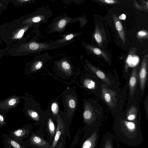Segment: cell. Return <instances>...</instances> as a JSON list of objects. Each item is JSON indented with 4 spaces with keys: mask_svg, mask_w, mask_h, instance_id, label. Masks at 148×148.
I'll use <instances>...</instances> for the list:
<instances>
[{
    "mask_svg": "<svg viewBox=\"0 0 148 148\" xmlns=\"http://www.w3.org/2000/svg\"><path fill=\"white\" fill-rule=\"evenodd\" d=\"M127 125L128 127L130 129H132L134 128L135 125L134 124L131 122H127Z\"/></svg>",
    "mask_w": 148,
    "mask_h": 148,
    "instance_id": "29",
    "label": "cell"
},
{
    "mask_svg": "<svg viewBox=\"0 0 148 148\" xmlns=\"http://www.w3.org/2000/svg\"><path fill=\"white\" fill-rule=\"evenodd\" d=\"M115 25L117 30L120 33V32L122 30L123 28L121 23L119 21H117L115 23Z\"/></svg>",
    "mask_w": 148,
    "mask_h": 148,
    "instance_id": "20",
    "label": "cell"
},
{
    "mask_svg": "<svg viewBox=\"0 0 148 148\" xmlns=\"http://www.w3.org/2000/svg\"><path fill=\"white\" fill-rule=\"evenodd\" d=\"M69 104L70 107L71 108H74L75 106V102L73 99H71L69 100Z\"/></svg>",
    "mask_w": 148,
    "mask_h": 148,
    "instance_id": "21",
    "label": "cell"
},
{
    "mask_svg": "<svg viewBox=\"0 0 148 148\" xmlns=\"http://www.w3.org/2000/svg\"><path fill=\"white\" fill-rule=\"evenodd\" d=\"M9 3V0H0V14L6 9Z\"/></svg>",
    "mask_w": 148,
    "mask_h": 148,
    "instance_id": "15",
    "label": "cell"
},
{
    "mask_svg": "<svg viewBox=\"0 0 148 148\" xmlns=\"http://www.w3.org/2000/svg\"><path fill=\"white\" fill-rule=\"evenodd\" d=\"M48 126L50 134L53 137L56 132L55 129L54 123L51 119H49V120Z\"/></svg>",
    "mask_w": 148,
    "mask_h": 148,
    "instance_id": "16",
    "label": "cell"
},
{
    "mask_svg": "<svg viewBox=\"0 0 148 148\" xmlns=\"http://www.w3.org/2000/svg\"><path fill=\"white\" fill-rule=\"evenodd\" d=\"M95 39L98 42H100L102 40V38L101 36L98 33H96L95 35Z\"/></svg>",
    "mask_w": 148,
    "mask_h": 148,
    "instance_id": "22",
    "label": "cell"
},
{
    "mask_svg": "<svg viewBox=\"0 0 148 148\" xmlns=\"http://www.w3.org/2000/svg\"><path fill=\"white\" fill-rule=\"evenodd\" d=\"M52 15V11L45 7L38 8L33 12L8 23L0 25V28H18L28 24L37 29L42 24L46 23Z\"/></svg>",
    "mask_w": 148,
    "mask_h": 148,
    "instance_id": "2",
    "label": "cell"
},
{
    "mask_svg": "<svg viewBox=\"0 0 148 148\" xmlns=\"http://www.w3.org/2000/svg\"><path fill=\"white\" fill-rule=\"evenodd\" d=\"M136 116L134 115H131L128 116L127 119L129 120H134Z\"/></svg>",
    "mask_w": 148,
    "mask_h": 148,
    "instance_id": "34",
    "label": "cell"
},
{
    "mask_svg": "<svg viewBox=\"0 0 148 148\" xmlns=\"http://www.w3.org/2000/svg\"><path fill=\"white\" fill-rule=\"evenodd\" d=\"M5 125L4 118L2 115L0 114V126H3Z\"/></svg>",
    "mask_w": 148,
    "mask_h": 148,
    "instance_id": "25",
    "label": "cell"
},
{
    "mask_svg": "<svg viewBox=\"0 0 148 148\" xmlns=\"http://www.w3.org/2000/svg\"><path fill=\"white\" fill-rule=\"evenodd\" d=\"M3 42L1 40L0 38V44H2Z\"/></svg>",
    "mask_w": 148,
    "mask_h": 148,
    "instance_id": "36",
    "label": "cell"
},
{
    "mask_svg": "<svg viewBox=\"0 0 148 148\" xmlns=\"http://www.w3.org/2000/svg\"><path fill=\"white\" fill-rule=\"evenodd\" d=\"M7 51L5 49L0 48V58L5 54H7Z\"/></svg>",
    "mask_w": 148,
    "mask_h": 148,
    "instance_id": "23",
    "label": "cell"
},
{
    "mask_svg": "<svg viewBox=\"0 0 148 148\" xmlns=\"http://www.w3.org/2000/svg\"><path fill=\"white\" fill-rule=\"evenodd\" d=\"M138 59L137 57H134V58H132L131 62H132V63L133 64H136L137 62H138Z\"/></svg>",
    "mask_w": 148,
    "mask_h": 148,
    "instance_id": "32",
    "label": "cell"
},
{
    "mask_svg": "<svg viewBox=\"0 0 148 148\" xmlns=\"http://www.w3.org/2000/svg\"><path fill=\"white\" fill-rule=\"evenodd\" d=\"M147 75V64L146 61H143L140 71L139 77L140 81V86L142 91L144 90L146 81Z\"/></svg>",
    "mask_w": 148,
    "mask_h": 148,
    "instance_id": "8",
    "label": "cell"
},
{
    "mask_svg": "<svg viewBox=\"0 0 148 148\" xmlns=\"http://www.w3.org/2000/svg\"><path fill=\"white\" fill-rule=\"evenodd\" d=\"M100 1L104 2L108 4H112L114 3L115 1L113 0H100Z\"/></svg>",
    "mask_w": 148,
    "mask_h": 148,
    "instance_id": "30",
    "label": "cell"
},
{
    "mask_svg": "<svg viewBox=\"0 0 148 148\" xmlns=\"http://www.w3.org/2000/svg\"><path fill=\"white\" fill-rule=\"evenodd\" d=\"M51 108L52 111L54 114H56L57 113L58 107L56 103H53L52 105Z\"/></svg>",
    "mask_w": 148,
    "mask_h": 148,
    "instance_id": "19",
    "label": "cell"
},
{
    "mask_svg": "<svg viewBox=\"0 0 148 148\" xmlns=\"http://www.w3.org/2000/svg\"><path fill=\"white\" fill-rule=\"evenodd\" d=\"M132 58V56L131 55H129L126 60V62L128 64H130V63L131 62Z\"/></svg>",
    "mask_w": 148,
    "mask_h": 148,
    "instance_id": "31",
    "label": "cell"
},
{
    "mask_svg": "<svg viewBox=\"0 0 148 148\" xmlns=\"http://www.w3.org/2000/svg\"><path fill=\"white\" fill-rule=\"evenodd\" d=\"M147 34V32L143 31H139L138 33V35L140 36H144L146 35Z\"/></svg>",
    "mask_w": 148,
    "mask_h": 148,
    "instance_id": "33",
    "label": "cell"
},
{
    "mask_svg": "<svg viewBox=\"0 0 148 148\" xmlns=\"http://www.w3.org/2000/svg\"><path fill=\"white\" fill-rule=\"evenodd\" d=\"M30 115L32 118L36 119H35L36 120L38 116L37 113L35 112H32L31 113Z\"/></svg>",
    "mask_w": 148,
    "mask_h": 148,
    "instance_id": "26",
    "label": "cell"
},
{
    "mask_svg": "<svg viewBox=\"0 0 148 148\" xmlns=\"http://www.w3.org/2000/svg\"><path fill=\"white\" fill-rule=\"evenodd\" d=\"M104 98L105 100L107 102H109L111 100V96L108 93H107L105 95Z\"/></svg>",
    "mask_w": 148,
    "mask_h": 148,
    "instance_id": "24",
    "label": "cell"
},
{
    "mask_svg": "<svg viewBox=\"0 0 148 148\" xmlns=\"http://www.w3.org/2000/svg\"><path fill=\"white\" fill-rule=\"evenodd\" d=\"M2 138L5 148H27L25 143L23 141L15 139L9 135L4 134Z\"/></svg>",
    "mask_w": 148,
    "mask_h": 148,
    "instance_id": "6",
    "label": "cell"
},
{
    "mask_svg": "<svg viewBox=\"0 0 148 148\" xmlns=\"http://www.w3.org/2000/svg\"><path fill=\"white\" fill-rule=\"evenodd\" d=\"M94 53L97 55H99L101 53V50L98 48H95L93 50Z\"/></svg>",
    "mask_w": 148,
    "mask_h": 148,
    "instance_id": "27",
    "label": "cell"
},
{
    "mask_svg": "<svg viewBox=\"0 0 148 148\" xmlns=\"http://www.w3.org/2000/svg\"><path fill=\"white\" fill-rule=\"evenodd\" d=\"M137 69H133L129 81V86L130 96H132L135 90L137 81Z\"/></svg>",
    "mask_w": 148,
    "mask_h": 148,
    "instance_id": "9",
    "label": "cell"
},
{
    "mask_svg": "<svg viewBox=\"0 0 148 148\" xmlns=\"http://www.w3.org/2000/svg\"><path fill=\"white\" fill-rule=\"evenodd\" d=\"M78 35L77 34L71 33L67 34L62 35L60 36L62 37V38L57 41L59 43H63L73 41V39Z\"/></svg>",
    "mask_w": 148,
    "mask_h": 148,
    "instance_id": "12",
    "label": "cell"
},
{
    "mask_svg": "<svg viewBox=\"0 0 148 148\" xmlns=\"http://www.w3.org/2000/svg\"><path fill=\"white\" fill-rule=\"evenodd\" d=\"M31 35L32 33H30L18 41L8 50L7 53L11 56H25L55 49L71 42L59 43L56 41L53 42L41 43L37 41V39L34 38L27 41Z\"/></svg>",
    "mask_w": 148,
    "mask_h": 148,
    "instance_id": "1",
    "label": "cell"
},
{
    "mask_svg": "<svg viewBox=\"0 0 148 148\" xmlns=\"http://www.w3.org/2000/svg\"><path fill=\"white\" fill-rule=\"evenodd\" d=\"M16 102V100L15 99H10L8 102V104L10 106L14 105Z\"/></svg>",
    "mask_w": 148,
    "mask_h": 148,
    "instance_id": "28",
    "label": "cell"
},
{
    "mask_svg": "<svg viewBox=\"0 0 148 148\" xmlns=\"http://www.w3.org/2000/svg\"><path fill=\"white\" fill-rule=\"evenodd\" d=\"M32 24H28L18 28H0V37L6 44L7 51L24 37L25 33Z\"/></svg>",
    "mask_w": 148,
    "mask_h": 148,
    "instance_id": "3",
    "label": "cell"
},
{
    "mask_svg": "<svg viewBox=\"0 0 148 148\" xmlns=\"http://www.w3.org/2000/svg\"><path fill=\"white\" fill-rule=\"evenodd\" d=\"M9 1L16 7H22L27 4L33 3L35 0H9Z\"/></svg>",
    "mask_w": 148,
    "mask_h": 148,
    "instance_id": "13",
    "label": "cell"
},
{
    "mask_svg": "<svg viewBox=\"0 0 148 148\" xmlns=\"http://www.w3.org/2000/svg\"><path fill=\"white\" fill-rule=\"evenodd\" d=\"M76 21V18H73L66 14L60 16L55 19L49 27L50 32L62 33L69 23Z\"/></svg>",
    "mask_w": 148,
    "mask_h": 148,
    "instance_id": "4",
    "label": "cell"
},
{
    "mask_svg": "<svg viewBox=\"0 0 148 148\" xmlns=\"http://www.w3.org/2000/svg\"><path fill=\"white\" fill-rule=\"evenodd\" d=\"M92 116V113L89 110H86L84 112L83 116L84 118L85 119H89L91 118Z\"/></svg>",
    "mask_w": 148,
    "mask_h": 148,
    "instance_id": "18",
    "label": "cell"
},
{
    "mask_svg": "<svg viewBox=\"0 0 148 148\" xmlns=\"http://www.w3.org/2000/svg\"><path fill=\"white\" fill-rule=\"evenodd\" d=\"M119 18L121 20H124L126 18V15L124 14H122L119 16Z\"/></svg>",
    "mask_w": 148,
    "mask_h": 148,
    "instance_id": "35",
    "label": "cell"
},
{
    "mask_svg": "<svg viewBox=\"0 0 148 148\" xmlns=\"http://www.w3.org/2000/svg\"><path fill=\"white\" fill-rule=\"evenodd\" d=\"M60 64L62 68L65 70H69L71 68V65L69 63L67 60H62Z\"/></svg>",
    "mask_w": 148,
    "mask_h": 148,
    "instance_id": "17",
    "label": "cell"
},
{
    "mask_svg": "<svg viewBox=\"0 0 148 148\" xmlns=\"http://www.w3.org/2000/svg\"><path fill=\"white\" fill-rule=\"evenodd\" d=\"M43 55V54L40 56H37V60H36L35 58V60L34 61V62L33 63V66L35 69L39 70L42 67L43 62V61L40 60V59L42 58Z\"/></svg>",
    "mask_w": 148,
    "mask_h": 148,
    "instance_id": "14",
    "label": "cell"
},
{
    "mask_svg": "<svg viewBox=\"0 0 148 148\" xmlns=\"http://www.w3.org/2000/svg\"><path fill=\"white\" fill-rule=\"evenodd\" d=\"M93 72L100 78L102 79L108 85H111L110 82L106 76L105 74L101 71L91 66H89Z\"/></svg>",
    "mask_w": 148,
    "mask_h": 148,
    "instance_id": "11",
    "label": "cell"
},
{
    "mask_svg": "<svg viewBox=\"0 0 148 148\" xmlns=\"http://www.w3.org/2000/svg\"><path fill=\"white\" fill-rule=\"evenodd\" d=\"M64 125L60 121L58 122L57 127L56 129L54 139L53 140L51 148L55 147L57 145L61 134L64 133Z\"/></svg>",
    "mask_w": 148,
    "mask_h": 148,
    "instance_id": "10",
    "label": "cell"
},
{
    "mask_svg": "<svg viewBox=\"0 0 148 148\" xmlns=\"http://www.w3.org/2000/svg\"><path fill=\"white\" fill-rule=\"evenodd\" d=\"M25 143L26 146H34L41 148L48 147L49 146L47 142L33 133L29 138L26 141Z\"/></svg>",
    "mask_w": 148,
    "mask_h": 148,
    "instance_id": "7",
    "label": "cell"
},
{
    "mask_svg": "<svg viewBox=\"0 0 148 148\" xmlns=\"http://www.w3.org/2000/svg\"><path fill=\"white\" fill-rule=\"evenodd\" d=\"M30 125H25L8 132L9 136L16 140L23 141L26 139L30 133Z\"/></svg>",
    "mask_w": 148,
    "mask_h": 148,
    "instance_id": "5",
    "label": "cell"
}]
</instances>
